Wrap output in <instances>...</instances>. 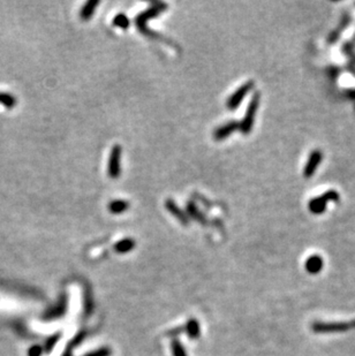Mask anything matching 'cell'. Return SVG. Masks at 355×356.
Segmentation results:
<instances>
[{"instance_id": "1", "label": "cell", "mask_w": 355, "mask_h": 356, "mask_svg": "<svg viewBox=\"0 0 355 356\" xmlns=\"http://www.w3.org/2000/svg\"><path fill=\"white\" fill-rule=\"evenodd\" d=\"M166 9H167V5L164 4V2H154L148 9H145L144 12H142L141 14L136 16L135 19L136 27H138L139 30L141 31L143 35L150 36V37L154 38L155 34L149 30L148 27H146V22H148L149 20L156 18V16L161 15L162 13H164L166 11Z\"/></svg>"}, {"instance_id": "2", "label": "cell", "mask_w": 355, "mask_h": 356, "mask_svg": "<svg viewBox=\"0 0 355 356\" xmlns=\"http://www.w3.org/2000/svg\"><path fill=\"white\" fill-rule=\"evenodd\" d=\"M260 103V94L255 93L252 96V99L248 104V107H247L246 114L243 117L242 121L240 122V128L239 130L243 135H248V134L253 130L254 121H255V117L257 113V110H259Z\"/></svg>"}, {"instance_id": "3", "label": "cell", "mask_w": 355, "mask_h": 356, "mask_svg": "<svg viewBox=\"0 0 355 356\" xmlns=\"http://www.w3.org/2000/svg\"><path fill=\"white\" fill-rule=\"evenodd\" d=\"M312 331L316 333H338L350 331L355 329V319L350 322H337V323H323L316 322L311 326Z\"/></svg>"}, {"instance_id": "4", "label": "cell", "mask_w": 355, "mask_h": 356, "mask_svg": "<svg viewBox=\"0 0 355 356\" xmlns=\"http://www.w3.org/2000/svg\"><path fill=\"white\" fill-rule=\"evenodd\" d=\"M338 200H339V194H338L337 190H328L321 196H317V197L312 198V200L309 202L308 208L311 214H322L325 211V209H327L329 202L338 201Z\"/></svg>"}, {"instance_id": "5", "label": "cell", "mask_w": 355, "mask_h": 356, "mask_svg": "<svg viewBox=\"0 0 355 356\" xmlns=\"http://www.w3.org/2000/svg\"><path fill=\"white\" fill-rule=\"evenodd\" d=\"M121 155L122 149L119 144L113 145L111 149L110 158H109V167H107V173L111 179H118L121 174Z\"/></svg>"}, {"instance_id": "6", "label": "cell", "mask_w": 355, "mask_h": 356, "mask_svg": "<svg viewBox=\"0 0 355 356\" xmlns=\"http://www.w3.org/2000/svg\"><path fill=\"white\" fill-rule=\"evenodd\" d=\"M254 88V82L253 81H248V82L243 83L239 89L236 90V93L232 94L230 96L229 99H227V109L230 110H236L237 106L242 103V100L245 99L247 95H248L252 89Z\"/></svg>"}, {"instance_id": "7", "label": "cell", "mask_w": 355, "mask_h": 356, "mask_svg": "<svg viewBox=\"0 0 355 356\" xmlns=\"http://www.w3.org/2000/svg\"><path fill=\"white\" fill-rule=\"evenodd\" d=\"M322 159H323V153L320 150H315L310 153L309 156L307 164H306L304 168V176L306 179L311 178L312 175L315 174V172L317 171L318 166H320Z\"/></svg>"}, {"instance_id": "8", "label": "cell", "mask_w": 355, "mask_h": 356, "mask_svg": "<svg viewBox=\"0 0 355 356\" xmlns=\"http://www.w3.org/2000/svg\"><path fill=\"white\" fill-rule=\"evenodd\" d=\"M165 208L166 210L170 212L174 218H177L178 221H180L184 226H188V225H189V217H188L186 212L182 211L181 209L178 207L177 203H175L173 200H166Z\"/></svg>"}, {"instance_id": "9", "label": "cell", "mask_w": 355, "mask_h": 356, "mask_svg": "<svg viewBox=\"0 0 355 356\" xmlns=\"http://www.w3.org/2000/svg\"><path fill=\"white\" fill-rule=\"evenodd\" d=\"M240 128V123L237 121H230L225 123V125L218 127V128L213 132V139L216 141H223L229 137L231 134L237 132Z\"/></svg>"}, {"instance_id": "10", "label": "cell", "mask_w": 355, "mask_h": 356, "mask_svg": "<svg viewBox=\"0 0 355 356\" xmlns=\"http://www.w3.org/2000/svg\"><path fill=\"white\" fill-rule=\"evenodd\" d=\"M186 209H187V214L188 217L193 218V219H195L197 221V223H200L201 225H208V219L207 217L202 214L200 209H198V207L196 204L194 203V202H188L187 205H186Z\"/></svg>"}, {"instance_id": "11", "label": "cell", "mask_w": 355, "mask_h": 356, "mask_svg": "<svg viewBox=\"0 0 355 356\" xmlns=\"http://www.w3.org/2000/svg\"><path fill=\"white\" fill-rule=\"evenodd\" d=\"M305 266L309 273L316 274L323 269V260H322L320 255H312V256H310L306 261Z\"/></svg>"}, {"instance_id": "12", "label": "cell", "mask_w": 355, "mask_h": 356, "mask_svg": "<svg viewBox=\"0 0 355 356\" xmlns=\"http://www.w3.org/2000/svg\"><path fill=\"white\" fill-rule=\"evenodd\" d=\"M66 309H67L66 298H65V296H61L59 303H58L54 308H52L50 311L47 312V315H45V319H54V318L61 317V316L65 313V311H66Z\"/></svg>"}, {"instance_id": "13", "label": "cell", "mask_w": 355, "mask_h": 356, "mask_svg": "<svg viewBox=\"0 0 355 356\" xmlns=\"http://www.w3.org/2000/svg\"><path fill=\"white\" fill-rule=\"evenodd\" d=\"M98 5H99L98 0H90V1L86 2L80 12L81 19H82L83 21H88V20H90L91 16H93L94 13H95L97 6Z\"/></svg>"}, {"instance_id": "14", "label": "cell", "mask_w": 355, "mask_h": 356, "mask_svg": "<svg viewBox=\"0 0 355 356\" xmlns=\"http://www.w3.org/2000/svg\"><path fill=\"white\" fill-rule=\"evenodd\" d=\"M129 209V203L125 200H115L111 201L109 204V210L111 214H120Z\"/></svg>"}, {"instance_id": "15", "label": "cell", "mask_w": 355, "mask_h": 356, "mask_svg": "<svg viewBox=\"0 0 355 356\" xmlns=\"http://www.w3.org/2000/svg\"><path fill=\"white\" fill-rule=\"evenodd\" d=\"M134 247H135V241L133 239H129V237H127V239L120 240L119 242L116 243L115 250L119 254H126V253H129L130 250L134 249Z\"/></svg>"}, {"instance_id": "16", "label": "cell", "mask_w": 355, "mask_h": 356, "mask_svg": "<svg viewBox=\"0 0 355 356\" xmlns=\"http://www.w3.org/2000/svg\"><path fill=\"white\" fill-rule=\"evenodd\" d=\"M184 331L187 333L191 339L198 338L200 337V325H198V322L195 321V319H190V321L186 324Z\"/></svg>"}, {"instance_id": "17", "label": "cell", "mask_w": 355, "mask_h": 356, "mask_svg": "<svg viewBox=\"0 0 355 356\" xmlns=\"http://www.w3.org/2000/svg\"><path fill=\"white\" fill-rule=\"evenodd\" d=\"M0 104L6 109H13L16 105V98L13 95L0 93Z\"/></svg>"}, {"instance_id": "18", "label": "cell", "mask_w": 355, "mask_h": 356, "mask_svg": "<svg viewBox=\"0 0 355 356\" xmlns=\"http://www.w3.org/2000/svg\"><path fill=\"white\" fill-rule=\"evenodd\" d=\"M113 24H115L116 27H118L120 29H123V30H126V29L129 28L130 21H129L128 16H127V15H125V14H118V15H116L115 19H113Z\"/></svg>"}, {"instance_id": "19", "label": "cell", "mask_w": 355, "mask_h": 356, "mask_svg": "<svg viewBox=\"0 0 355 356\" xmlns=\"http://www.w3.org/2000/svg\"><path fill=\"white\" fill-rule=\"evenodd\" d=\"M172 351H173L174 356H187L184 346H182L180 344V341L177 340V339H174V340L172 341Z\"/></svg>"}, {"instance_id": "20", "label": "cell", "mask_w": 355, "mask_h": 356, "mask_svg": "<svg viewBox=\"0 0 355 356\" xmlns=\"http://www.w3.org/2000/svg\"><path fill=\"white\" fill-rule=\"evenodd\" d=\"M110 355H111L110 348H100L98 351L89 353V354H87L86 356H110Z\"/></svg>"}, {"instance_id": "21", "label": "cell", "mask_w": 355, "mask_h": 356, "mask_svg": "<svg viewBox=\"0 0 355 356\" xmlns=\"http://www.w3.org/2000/svg\"><path fill=\"white\" fill-rule=\"evenodd\" d=\"M58 339H59V335L57 334V335H53V337H52L50 339V340L47 341V352H51V349L54 347L55 344H57Z\"/></svg>"}, {"instance_id": "22", "label": "cell", "mask_w": 355, "mask_h": 356, "mask_svg": "<svg viewBox=\"0 0 355 356\" xmlns=\"http://www.w3.org/2000/svg\"><path fill=\"white\" fill-rule=\"evenodd\" d=\"M29 356H41L42 354V348L40 347V346H34V347H31L30 349H29Z\"/></svg>"}, {"instance_id": "23", "label": "cell", "mask_w": 355, "mask_h": 356, "mask_svg": "<svg viewBox=\"0 0 355 356\" xmlns=\"http://www.w3.org/2000/svg\"><path fill=\"white\" fill-rule=\"evenodd\" d=\"M63 356H71V348L66 349V352L64 353V355H63Z\"/></svg>"}]
</instances>
